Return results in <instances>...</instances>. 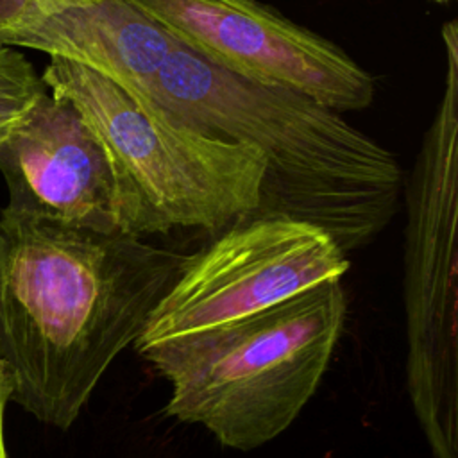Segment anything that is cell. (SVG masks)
I'll return each mask as SVG.
<instances>
[{
  "instance_id": "cell-8",
  "label": "cell",
  "mask_w": 458,
  "mask_h": 458,
  "mask_svg": "<svg viewBox=\"0 0 458 458\" xmlns=\"http://www.w3.org/2000/svg\"><path fill=\"white\" fill-rule=\"evenodd\" d=\"M175 39L127 0L70 5L25 30L13 47L34 48L111 81L145 107L157 102L159 75Z\"/></svg>"
},
{
  "instance_id": "cell-3",
  "label": "cell",
  "mask_w": 458,
  "mask_h": 458,
  "mask_svg": "<svg viewBox=\"0 0 458 458\" xmlns=\"http://www.w3.org/2000/svg\"><path fill=\"white\" fill-rule=\"evenodd\" d=\"M342 281L268 310L150 345L140 354L170 383L166 413L224 447L250 451L286 431L317 392L344 331Z\"/></svg>"
},
{
  "instance_id": "cell-2",
  "label": "cell",
  "mask_w": 458,
  "mask_h": 458,
  "mask_svg": "<svg viewBox=\"0 0 458 458\" xmlns=\"http://www.w3.org/2000/svg\"><path fill=\"white\" fill-rule=\"evenodd\" d=\"M156 95L174 116L259 150L265 174L254 216L315 225L345 254L390 224L401 197V166L338 111L302 93L231 75L179 45Z\"/></svg>"
},
{
  "instance_id": "cell-5",
  "label": "cell",
  "mask_w": 458,
  "mask_h": 458,
  "mask_svg": "<svg viewBox=\"0 0 458 458\" xmlns=\"http://www.w3.org/2000/svg\"><path fill=\"white\" fill-rule=\"evenodd\" d=\"M347 254L322 229L284 216H249L182 256L136 340L138 352L177 336L268 310L327 281H342Z\"/></svg>"
},
{
  "instance_id": "cell-10",
  "label": "cell",
  "mask_w": 458,
  "mask_h": 458,
  "mask_svg": "<svg viewBox=\"0 0 458 458\" xmlns=\"http://www.w3.org/2000/svg\"><path fill=\"white\" fill-rule=\"evenodd\" d=\"M93 0H0V45L13 47L18 36L45 18Z\"/></svg>"
},
{
  "instance_id": "cell-9",
  "label": "cell",
  "mask_w": 458,
  "mask_h": 458,
  "mask_svg": "<svg viewBox=\"0 0 458 458\" xmlns=\"http://www.w3.org/2000/svg\"><path fill=\"white\" fill-rule=\"evenodd\" d=\"M47 93L34 64L14 47L0 45V143Z\"/></svg>"
},
{
  "instance_id": "cell-1",
  "label": "cell",
  "mask_w": 458,
  "mask_h": 458,
  "mask_svg": "<svg viewBox=\"0 0 458 458\" xmlns=\"http://www.w3.org/2000/svg\"><path fill=\"white\" fill-rule=\"evenodd\" d=\"M179 254L143 238L0 211V358L13 401L66 431L172 283Z\"/></svg>"
},
{
  "instance_id": "cell-11",
  "label": "cell",
  "mask_w": 458,
  "mask_h": 458,
  "mask_svg": "<svg viewBox=\"0 0 458 458\" xmlns=\"http://www.w3.org/2000/svg\"><path fill=\"white\" fill-rule=\"evenodd\" d=\"M14 379L7 365L0 358V458H9L7 444H5V410L13 401Z\"/></svg>"
},
{
  "instance_id": "cell-6",
  "label": "cell",
  "mask_w": 458,
  "mask_h": 458,
  "mask_svg": "<svg viewBox=\"0 0 458 458\" xmlns=\"http://www.w3.org/2000/svg\"><path fill=\"white\" fill-rule=\"evenodd\" d=\"M179 47L263 86L302 93L338 113L365 109L372 75L331 39L259 0H127Z\"/></svg>"
},
{
  "instance_id": "cell-4",
  "label": "cell",
  "mask_w": 458,
  "mask_h": 458,
  "mask_svg": "<svg viewBox=\"0 0 458 458\" xmlns=\"http://www.w3.org/2000/svg\"><path fill=\"white\" fill-rule=\"evenodd\" d=\"M41 79L102 143L120 234L220 233L256 215L265 161L252 145L213 136L165 107H145L111 81L63 59L50 57Z\"/></svg>"
},
{
  "instance_id": "cell-12",
  "label": "cell",
  "mask_w": 458,
  "mask_h": 458,
  "mask_svg": "<svg viewBox=\"0 0 458 458\" xmlns=\"http://www.w3.org/2000/svg\"><path fill=\"white\" fill-rule=\"evenodd\" d=\"M435 2H438V4H445V2H449V0H435Z\"/></svg>"
},
{
  "instance_id": "cell-7",
  "label": "cell",
  "mask_w": 458,
  "mask_h": 458,
  "mask_svg": "<svg viewBox=\"0 0 458 458\" xmlns=\"http://www.w3.org/2000/svg\"><path fill=\"white\" fill-rule=\"evenodd\" d=\"M5 209L120 234L106 150L79 111L50 91L0 143Z\"/></svg>"
}]
</instances>
